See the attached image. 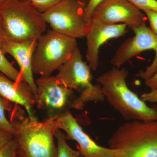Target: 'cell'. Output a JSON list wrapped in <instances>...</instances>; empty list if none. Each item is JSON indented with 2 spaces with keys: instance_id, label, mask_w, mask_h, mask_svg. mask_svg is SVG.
I'll return each mask as SVG.
<instances>
[{
  "instance_id": "obj_1",
  "label": "cell",
  "mask_w": 157,
  "mask_h": 157,
  "mask_svg": "<svg viewBox=\"0 0 157 157\" xmlns=\"http://www.w3.org/2000/svg\"><path fill=\"white\" fill-rule=\"evenodd\" d=\"M129 72L125 68L113 67L96 79L107 102L126 121L157 120V106L150 107L127 83Z\"/></svg>"
},
{
  "instance_id": "obj_2",
  "label": "cell",
  "mask_w": 157,
  "mask_h": 157,
  "mask_svg": "<svg viewBox=\"0 0 157 157\" xmlns=\"http://www.w3.org/2000/svg\"><path fill=\"white\" fill-rule=\"evenodd\" d=\"M23 111L9 115L15 130L14 136L19 157H58L55 135L58 130V118L49 117L43 121L23 116Z\"/></svg>"
},
{
  "instance_id": "obj_3",
  "label": "cell",
  "mask_w": 157,
  "mask_h": 157,
  "mask_svg": "<svg viewBox=\"0 0 157 157\" xmlns=\"http://www.w3.org/2000/svg\"><path fill=\"white\" fill-rule=\"evenodd\" d=\"M118 157H157V120L128 121L118 127L108 140Z\"/></svg>"
},
{
  "instance_id": "obj_4",
  "label": "cell",
  "mask_w": 157,
  "mask_h": 157,
  "mask_svg": "<svg viewBox=\"0 0 157 157\" xmlns=\"http://www.w3.org/2000/svg\"><path fill=\"white\" fill-rule=\"evenodd\" d=\"M6 40L20 42L38 40L47 30V24L28 0H6L0 5Z\"/></svg>"
},
{
  "instance_id": "obj_5",
  "label": "cell",
  "mask_w": 157,
  "mask_h": 157,
  "mask_svg": "<svg viewBox=\"0 0 157 157\" xmlns=\"http://www.w3.org/2000/svg\"><path fill=\"white\" fill-rule=\"evenodd\" d=\"M58 70L55 76L57 80L68 88L79 92V96L73 101L71 108L82 109L86 103L102 102L105 100L101 85L92 83L91 69L87 62L83 60L78 47Z\"/></svg>"
},
{
  "instance_id": "obj_6",
  "label": "cell",
  "mask_w": 157,
  "mask_h": 157,
  "mask_svg": "<svg viewBox=\"0 0 157 157\" xmlns=\"http://www.w3.org/2000/svg\"><path fill=\"white\" fill-rule=\"evenodd\" d=\"M78 47L75 38L52 30L47 31L37 41L32 64L33 73L41 77L52 76L71 57Z\"/></svg>"
},
{
  "instance_id": "obj_7",
  "label": "cell",
  "mask_w": 157,
  "mask_h": 157,
  "mask_svg": "<svg viewBox=\"0 0 157 157\" xmlns=\"http://www.w3.org/2000/svg\"><path fill=\"white\" fill-rule=\"evenodd\" d=\"M86 5L76 0H61L42 17L52 30L77 39L84 38L88 28L84 18Z\"/></svg>"
},
{
  "instance_id": "obj_8",
  "label": "cell",
  "mask_w": 157,
  "mask_h": 157,
  "mask_svg": "<svg viewBox=\"0 0 157 157\" xmlns=\"http://www.w3.org/2000/svg\"><path fill=\"white\" fill-rule=\"evenodd\" d=\"M36 107L48 117H59L69 110L75 100L74 91L63 85L55 76L40 77L36 81Z\"/></svg>"
},
{
  "instance_id": "obj_9",
  "label": "cell",
  "mask_w": 157,
  "mask_h": 157,
  "mask_svg": "<svg viewBox=\"0 0 157 157\" xmlns=\"http://www.w3.org/2000/svg\"><path fill=\"white\" fill-rule=\"evenodd\" d=\"M92 19L105 24H125L132 30L147 21L144 13L128 0H104L94 11Z\"/></svg>"
},
{
  "instance_id": "obj_10",
  "label": "cell",
  "mask_w": 157,
  "mask_h": 157,
  "mask_svg": "<svg viewBox=\"0 0 157 157\" xmlns=\"http://www.w3.org/2000/svg\"><path fill=\"white\" fill-rule=\"evenodd\" d=\"M59 129L63 130L67 139L78 143V151L83 157H118V151L100 146L83 131L70 110L58 118Z\"/></svg>"
},
{
  "instance_id": "obj_11",
  "label": "cell",
  "mask_w": 157,
  "mask_h": 157,
  "mask_svg": "<svg viewBox=\"0 0 157 157\" xmlns=\"http://www.w3.org/2000/svg\"><path fill=\"white\" fill-rule=\"evenodd\" d=\"M126 25H107L91 20L85 38L86 39V58L93 70L99 66V52L101 46L110 39L123 36L128 32Z\"/></svg>"
},
{
  "instance_id": "obj_12",
  "label": "cell",
  "mask_w": 157,
  "mask_h": 157,
  "mask_svg": "<svg viewBox=\"0 0 157 157\" xmlns=\"http://www.w3.org/2000/svg\"><path fill=\"white\" fill-rule=\"evenodd\" d=\"M133 36L126 39L116 52L111 64L120 68L133 58L147 50L157 52V35L146 24L132 29Z\"/></svg>"
},
{
  "instance_id": "obj_13",
  "label": "cell",
  "mask_w": 157,
  "mask_h": 157,
  "mask_svg": "<svg viewBox=\"0 0 157 157\" xmlns=\"http://www.w3.org/2000/svg\"><path fill=\"white\" fill-rule=\"evenodd\" d=\"M37 41V39H31L17 42L5 39L2 42L4 52L10 55L17 62L22 81L30 86L35 96L37 87L33 77L32 64Z\"/></svg>"
},
{
  "instance_id": "obj_14",
  "label": "cell",
  "mask_w": 157,
  "mask_h": 157,
  "mask_svg": "<svg viewBox=\"0 0 157 157\" xmlns=\"http://www.w3.org/2000/svg\"><path fill=\"white\" fill-rule=\"evenodd\" d=\"M0 95L11 103L24 107L31 119L37 120L35 96L27 83L14 81L0 72Z\"/></svg>"
},
{
  "instance_id": "obj_15",
  "label": "cell",
  "mask_w": 157,
  "mask_h": 157,
  "mask_svg": "<svg viewBox=\"0 0 157 157\" xmlns=\"http://www.w3.org/2000/svg\"><path fill=\"white\" fill-rule=\"evenodd\" d=\"M3 40L0 39V72L14 81L18 82H23L19 70L14 67L5 56L6 53L2 47Z\"/></svg>"
},
{
  "instance_id": "obj_16",
  "label": "cell",
  "mask_w": 157,
  "mask_h": 157,
  "mask_svg": "<svg viewBox=\"0 0 157 157\" xmlns=\"http://www.w3.org/2000/svg\"><path fill=\"white\" fill-rule=\"evenodd\" d=\"M13 107L11 102L0 95V130L10 132L14 136L15 129L6 114V111L10 112Z\"/></svg>"
},
{
  "instance_id": "obj_17",
  "label": "cell",
  "mask_w": 157,
  "mask_h": 157,
  "mask_svg": "<svg viewBox=\"0 0 157 157\" xmlns=\"http://www.w3.org/2000/svg\"><path fill=\"white\" fill-rule=\"evenodd\" d=\"M55 137L57 141L58 157H77L80 154L78 151L70 147L67 141V138L60 129L57 130Z\"/></svg>"
},
{
  "instance_id": "obj_18",
  "label": "cell",
  "mask_w": 157,
  "mask_h": 157,
  "mask_svg": "<svg viewBox=\"0 0 157 157\" xmlns=\"http://www.w3.org/2000/svg\"><path fill=\"white\" fill-rule=\"evenodd\" d=\"M0 157H19L16 140L14 138L0 149Z\"/></svg>"
},
{
  "instance_id": "obj_19",
  "label": "cell",
  "mask_w": 157,
  "mask_h": 157,
  "mask_svg": "<svg viewBox=\"0 0 157 157\" xmlns=\"http://www.w3.org/2000/svg\"><path fill=\"white\" fill-rule=\"evenodd\" d=\"M141 11L148 10L157 11V0H128Z\"/></svg>"
},
{
  "instance_id": "obj_20",
  "label": "cell",
  "mask_w": 157,
  "mask_h": 157,
  "mask_svg": "<svg viewBox=\"0 0 157 157\" xmlns=\"http://www.w3.org/2000/svg\"><path fill=\"white\" fill-rule=\"evenodd\" d=\"M157 72V52L155 53L153 61L150 65L147 67L145 70L141 71L137 74V77H139L144 81L151 78Z\"/></svg>"
},
{
  "instance_id": "obj_21",
  "label": "cell",
  "mask_w": 157,
  "mask_h": 157,
  "mask_svg": "<svg viewBox=\"0 0 157 157\" xmlns=\"http://www.w3.org/2000/svg\"><path fill=\"white\" fill-rule=\"evenodd\" d=\"M41 13L53 7L61 0H28Z\"/></svg>"
},
{
  "instance_id": "obj_22",
  "label": "cell",
  "mask_w": 157,
  "mask_h": 157,
  "mask_svg": "<svg viewBox=\"0 0 157 157\" xmlns=\"http://www.w3.org/2000/svg\"><path fill=\"white\" fill-rule=\"evenodd\" d=\"M104 0H90L85 10L84 18L88 24L90 23L94 11L99 4Z\"/></svg>"
},
{
  "instance_id": "obj_23",
  "label": "cell",
  "mask_w": 157,
  "mask_h": 157,
  "mask_svg": "<svg viewBox=\"0 0 157 157\" xmlns=\"http://www.w3.org/2000/svg\"><path fill=\"white\" fill-rule=\"evenodd\" d=\"M148 21L152 31L157 35V11L145 10L142 11Z\"/></svg>"
},
{
  "instance_id": "obj_24",
  "label": "cell",
  "mask_w": 157,
  "mask_h": 157,
  "mask_svg": "<svg viewBox=\"0 0 157 157\" xmlns=\"http://www.w3.org/2000/svg\"><path fill=\"white\" fill-rule=\"evenodd\" d=\"M150 90V91L142 94L140 98L142 101L145 102L156 103L157 102V88Z\"/></svg>"
},
{
  "instance_id": "obj_25",
  "label": "cell",
  "mask_w": 157,
  "mask_h": 157,
  "mask_svg": "<svg viewBox=\"0 0 157 157\" xmlns=\"http://www.w3.org/2000/svg\"><path fill=\"white\" fill-rule=\"evenodd\" d=\"M14 138V135L10 132L0 130V149Z\"/></svg>"
},
{
  "instance_id": "obj_26",
  "label": "cell",
  "mask_w": 157,
  "mask_h": 157,
  "mask_svg": "<svg viewBox=\"0 0 157 157\" xmlns=\"http://www.w3.org/2000/svg\"><path fill=\"white\" fill-rule=\"evenodd\" d=\"M145 85L150 90L157 88V72L151 78L144 81Z\"/></svg>"
},
{
  "instance_id": "obj_27",
  "label": "cell",
  "mask_w": 157,
  "mask_h": 157,
  "mask_svg": "<svg viewBox=\"0 0 157 157\" xmlns=\"http://www.w3.org/2000/svg\"><path fill=\"white\" fill-rule=\"evenodd\" d=\"M0 39H6L2 15L0 11Z\"/></svg>"
},
{
  "instance_id": "obj_28",
  "label": "cell",
  "mask_w": 157,
  "mask_h": 157,
  "mask_svg": "<svg viewBox=\"0 0 157 157\" xmlns=\"http://www.w3.org/2000/svg\"><path fill=\"white\" fill-rule=\"evenodd\" d=\"M76 1H78V2H80L83 3L85 5H87L88 3L89 2L90 0H76Z\"/></svg>"
},
{
  "instance_id": "obj_29",
  "label": "cell",
  "mask_w": 157,
  "mask_h": 157,
  "mask_svg": "<svg viewBox=\"0 0 157 157\" xmlns=\"http://www.w3.org/2000/svg\"><path fill=\"white\" fill-rule=\"evenodd\" d=\"M6 0H0V5H2V4H3Z\"/></svg>"
},
{
  "instance_id": "obj_30",
  "label": "cell",
  "mask_w": 157,
  "mask_h": 157,
  "mask_svg": "<svg viewBox=\"0 0 157 157\" xmlns=\"http://www.w3.org/2000/svg\"><path fill=\"white\" fill-rule=\"evenodd\" d=\"M77 157H83L81 155H78V156H77Z\"/></svg>"
}]
</instances>
